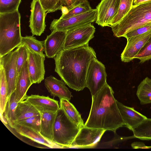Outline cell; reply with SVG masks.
Masks as SVG:
<instances>
[{
  "instance_id": "cell-7",
  "label": "cell",
  "mask_w": 151,
  "mask_h": 151,
  "mask_svg": "<svg viewBox=\"0 0 151 151\" xmlns=\"http://www.w3.org/2000/svg\"><path fill=\"white\" fill-rule=\"evenodd\" d=\"M107 76L104 65L96 58L92 59L86 77V87L89 89L92 96L99 91L107 83Z\"/></svg>"
},
{
  "instance_id": "cell-34",
  "label": "cell",
  "mask_w": 151,
  "mask_h": 151,
  "mask_svg": "<svg viewBox=\"0 0 151 151\" xmlns=\"http://www.w3.org/2000/svg\"><path fill=\"white\" fill-rule=\"evenodd\" d=\"M47 13L61 10L63 6V0H40Z\"/></svg>"
},
{
  "instance_id": "cell-39",
  "label": "cell",
  "mask_w": 151,
  "mask_h": 151,
  "mask_svg": "<svg viewBox=\"0 0 151 151\" xmlns=\"http://www.w3.org/2000/svg\"><path fill=\"white\" fill-rule=\"evenodd\" d=\"M151 0H133V5H135L138 4L149 1Z\"/></svg>"
},
{
  "instance_id": "cell-11",
  "label": "cell",
  "mask_w": 151,
  "mask_h": 151,
  "mask_svg": "<svg viewBox=\"0 0 151 151\" xmlns=\"http://www.w3.org/2000/svg\"><path fill=\"white\" fill-rule=\"evenodd\" d=\"M121 0H101L96 6V23L102 27H110L118 12Z\"/></svg>"
},
{
  "instance_id": "cell-15",
  "label": "cell",
  "mask_w": 151,
  "mask_h": 151,
  "mask_svg": "<svg viewBox=\"0 0 151 151\" xmlns=\"http://www.w3.org/2000/svg\"><path fill=\"white\" fill-rule=\"evenodd\" d=\"M66 32L53 31L44 41V52L48 58H54L63 47Z\"/></svg>"
},
{
  "instance_id": "cell-37",
  "label": "cell",
  "mask_w": 151,
  "mask_h": 151,
  "mask_svg": "<svg viewBox=\"0 0 151 151\" xmlns=\"http://www.w3.org/2000/svg\"><path fill=\"white\" fill-rule=\"evenodd\" d=\"M77 0H63V6L61 11L63 13L72 6Z\"/></svg>"
},
{
  "instance_id": "cell-9",
  "label": "cell",
  "mask_w": 151,
  "mask_h": 151,
  "mask_svg": "<svg viewBox=\"0 0 151 151\" xmlns=\"http://www.w3.org/2000/svg\"><path fill=\"white\" fill-rule=\"evenodd\" d=\"M106 131L103 129L84 126L80 129L70 147H94L99 142Z\"/></svg>"
},
{
  "instance_id": "cell-17",
  "label": "cell",
  "mask_w": 151,
  "mask_h": 151,
  "mask_svg": "<svg viewBox=\"0 0 151 151\" xmlns=\"http://www.w3.org/2000/svg\"><path fill=\"white\" fill-rule=\"evenodd\" d=\"M117 104L124 124V127L132 131L147 117L133 107L124 105L116 100Z\"/></svg>"
},
{
  "instance_id": "cell-35",
  "label": "cell",
  "mask_w": 151,
  "mask_h": 151,
  "mask_svg": "<svg viewBox=\"0 0 151 151\" xmlns=\"http://www.w3.org/2000/svg\"><path fill=\"white\" fill-rule=\"evenodd\" d=\"M135 58L139 59L140 63L151 59V37L135 57Z\"/></svg>"
},
{
  "instance_id": "cell-36",
  "label": "cell",
  "mask_w": 151,
  "mask_h": 151,
  "mask_svg": "<svg viewBox=\"0 0 151 151\" xmlns=\"http://www.w3.org/2000/svg\"><path fill=\"white\" fill-rule=\"evenodd\" d=\"M151 30V22L134 29L126 33L123 37L127 39L139 35Z\"/></svg>"
},
{
  "instance_id": "cell-20",
  "label": "cell",
  "mask_w": 151,
  "mask_h": 151,
  "mask_svg": "<svg viewBox=\"0 0 151 151\" xmlns=\"http://www.w3.org/2000/svg\"><path fill=\"white\" fill-rule=\"evenodd\" d=\"M40 112L47 111H57L60 109L58 101L49 97L38 95L27 96L26 99Z\"/></svg>"
},
{
  "instance_id": "cell-31",
  "label": "cell",
  "mask_w": 151,
  "mask_h": 151,
  "mask_svg": "<svg viewBox=\"0 0 151 151\" xmlns=\"http://www.w3.org/2000/svg\"><path fill=\"white\" fill-rule=\"evenodd\" d=\"M41 118L40 115L20 120L13 124H17L27 127L32 128L40 132L41 129Z\"/></svg>"
},
{
  "instance_id": "cell-6",
  "label": "cell",
  "mask_w": 151,
  "mask_h": 151,
  "mask_svg": "<svg viewBox=\"0 0 151 151\" xmlns=\"http://www.w3.org/2000/svg\"><path fill=\"white\" fill-rule=\"evenodd\" d=\"M96 9L66 19H54L51 22L50 29L53 31L67 32L71 29L96 21Z\"/></svg>"
},
{
  "instance_id": "cell-12",
  "label": "cell",
  "mask_w": 151,
  "mask_h": 151,
  "mask_svg": "<svg viewBox=\"0 0 151 151\" xmlns=\"http://www.w3.org/2000/svg\"><path fill=\"white\" fill-rule=\"evenodd\" d=\"M27 49L29 51L28 68L31 80L33 84L39 83L44 79L45 55Z\"/></svg>"
},
{
  "instance_id": "cell-21",
  "label": "cell",
  "mask_w": 151,
  "mask_h": 151,
  "mask_svg": "<svg viewBox=\"0 0 151 151\" xmlns=\"http://www.w3.org/2000/svg\"><path fill=\"white\" fill-rule=\"evenodd\" d=\"M57 111H44L40 112L41 122L40 133L44 137L52 141Z\"/></svg>"
},
{
  "instance_id": "cell-2",
  "label": "cell",
  "mask_w": 151,
  "mask_h": 151,
  "mask_svg": "<svg viewBox=\"0 0 151 151\" xmlns=\"http://www.w3.org/2000/svg\"><path fill=\"white\" fill-rule=\"evenodd\" d=\"M114 94L112 88L106 83L92 96L90 112L84 126L114 132L119 128L124 126Z\"/></svg>"
},
{
  "instance_id": "cell-8",
  "label": "cell",
  "mask_w": 151,
  "mask_h": 151,
  "mask_svg": "<svg viewBox=\"0 0 151 151\" xmlns=\"http://www.w3.org/2000/svg\"><path fill=\"white\" fill-rule=\"evenodd\" d=\"M96 29L89 23L66 32L63 49H69L88 44L94 37Z\"/></svg>"
},
{
  "instance_id": "cell-30",
  "label": "cell",
  "mask_w": 151,
  "mask_h": 151,
  "mask_svg": "<svg viewBox=\"0 0 151 151\" xmlns=\"http://www.w3.org/2000/svg\"><path fill=\"white\" fill-rule=\"evenodd\" d=\"M133 0H121L117 14L111 22L110 27L119 22L127 14L133 6Z\"/></svg>"
},
{
  "instance_id": "cell-4",
  "label": "cell",
  "mask_w": 151,
  "mask_h": 151,
  "mask_svg": "<svg viewBox=\"0 0 151 151\" xmlns=\"http://www.w3.org/2000/svg\"><path fill=\"white\" fill-rule=\"evenodd\" d=\"M150 22H151V0L133 5L121 20L110 27L114 35L120 37L131 30Z\"/></svg>"
},
{
  "instance_id": "cell-33",
  "label": "cell",
  "mask_w": 151,
  "mask_h": 151,
  "mask_svg": "<svg viewBox=\"0 0 151 151\" xmlns=\"http://www.w3.org/2000/svg\"><path fill=\"white\" fill-rule=\"evenodd\" d=\"M22 0H0V13H10L18 10Z\"/></svg>"
},
{
  "instance_id": "cell-19",
  "label": "cell",
  "mask_w": 151,
  "mask_h": 151,
  "mask_svg": "<svg viewBox=\"0 0 151 151\" xmlns=\"http://www.w3.org/2000/svg\"><path fill=\"white\" fill-rule=\"evenodd\" d=\"M32 84L28 71L27 60L18 76L14 91L18 101L26 99L28 96L27 92Z\"/></svg>"
},
{
  "instance_id": "cell-14",
  "label": "cell",
  "mask_w": 151,
  "mask_h": 151,
  "mask_svg": "<svg viewBox=\"0 0 151 151\" xmlns=\"http://www.w3.org/2000/svg\"><path fill=\"white\" fill-rule=\"evenodd\" d=\"M151 37V30L142 34L127 39V43L121 54L122 61L129 62L134 59Z\"/></svg>"
},
{
  "instance_id": "cell-32",
  "label": "cell",
  "mask_w": 151,
  "mask_h": 151,
  "mask_svg": "<svg viewBox=\"0 0 151 151\" xmlns=\"http://www.w3.org/2000/svg\"><path fill=\"white\" fill-rule=\"evenodd\" d=\"M17 48L18 52L17 59L18 77L24 63L28 60L29 51L26 46L22 43H21Z\"/></svg>"
},
{
  "instance_id": "cell-29",
  "label": "cell",
  "mask_w": 151,
  "mask_h": 151,
  "mask_svg": "<svg viewBox=\"0 0 151 151\" xmlns=\"http://www.w3.org/2000/svg\"><path fill=\"white\" fill-rule=\"evenodd\" d=\"M22 43L36 52L42 53L44 51V41L38 40L32 35L22 37Z\"/></svg>"
},
{
  "instance_id": "cell-26",
  "label": "cell",
  "mask_w": 151,
  "mask_h": 151,
  "mask_svg": "<svg viewBox=\"0 0 151 151\" xmlns=\"http://www.w3.org/2000/svg\"><path fill=\"white\" fill-rule=\"evenodd\" d=\"M132 132L136 138L143 140H151V119L147 118Z\"/></svg>"
},
{
  "instance_id": "cell-28",
  "label": "cell",
  "mask_w": 151,
  "mask_h": 151,
  "mask_svg": "<svg viewBox=\"0 0 151 151\" xmlns=\"http://www.w3.org/2000/svg\"><path fill=\"white\" fill-rule=\"evenodd\" d=\"M18 102L14 92L8 98L3 114L9 126H11L13 123L15 111Z\"/></svg>"
},
{
  "instance_id": "cell-1",
  "label": "cell",
  "mask_w": 151,
  "mask_h": 151,
  "mask_svg": "<svg viewBox=\"0 0 151 151\" xmlns=\"http://www.w3.org/2000/svg\"><path fill=\"white\" fill-rule=\"evenodd\" d=\"M96 58V53L88 44L63 49L54 58L55 71L65 84L77 91L86 87V77L89 63Z\"/></svg>"
},
{
  "instance_id": "cell-25",
  "label": "cell",
  "mask_w": 151,
  "mask_h": 151,
  "mask_svg": "<svg viewBox=\"0 0 151 151\" xmlns=\"http://www.w3.org/2000/svg\"><path fill=\"white\" fill-rule=\"evenodd\" d=\"M136 95L141 105L151 103V79L146 77L137 87Z\"/></svg>"
},
{
  "instance_id": "cell-27",
  "label": "cell",
  "mask_w": 151,
  "mask_h": 151,
  "mask_svg": "<svg viewBox=\"0 0 151 151\" xmlns=\"http://www.w3.org/2000/svg\"><path fill=\"white\" fill-rule=\"evenodd\" d=\"M8 86L4 68L0 64V110L3 115L8 99Z\"/></svg>"
},
{
  "instance_id": "cell-3",
  "label": "cell",
  "mask_w": 151,
  "mask_h": 151,
  "mask_svg": "<svg viewBox=\"0 0 151 151\" xmlns=\"http://www.w3.org/2000/svg\"><path fill=\"white\" fill-rule=\"evenodd\" d=\"M21 15L18 10L0 13V57L17 48L22 43Z\"/></svg>"
},
{
  "instance_id": "cell-22",
  "label": "cell",
  "mask_w": 151,
  "mask_h": 151,
  "mask_svg": "<svg viewBox=\"0 0 151 151\" xmlns=\"http://www.w3.org/2000/svg\"><path fill=\"white\" fill-rule=\"evenodd\" d=\"M40 111L26 100L19 101L15 111L12 124L20 120L40 115Z\"/></svg>"
},
{
  "instance_id": "cell-13",
  "label": "cell",
  "mask_w": 151,
  "mask_h": 151,
  "mask_svg": "<svg viewBox=\"0 0 151 151\" xmlns=\"http://www.w3.org/2000/svg\"><path fill=\"white\" fill-rule=\"evenodd\" d=\"M31 13L29 19L30 29L32 35L40 36L46 28L47 13L40 0H32L31 3Z\"/></svg>"
},
{
  "instance_id": "cell-18",
  "label": "cell",
  "mask_w": 151,
  "mask_h": 151,
  "mask_svg": "<svg viewBox=\"0 0 151 151\" xmlns=\"http://www.w3.org/2000/svg\"><path fill=\"white\" fill-rule=\"evenodd\" d=\"M44 84L51 96L58 97L60 99H64L69 101L73 96L71 92L62 79L58 80L51 75L45 79Z\"/></svg>"
},
{
  "instance_id": "cell-23",
  "label": "cell",
  "mask_w": 151,
  "mask_h": 151,
  "mask_svg": "<svg viewBox=\"0 0 151 151\" xmlns=\"http://www.w3.org/2000/svg\"><path fill=\"white\" fill-rule=\"evenodd\" d=\"M60 107L69 118L80 128L84 125L79 113L69 101L64 99H60Z\"/></svg>"
},
{
  "instance_id": "cell-5",
  "label": "cell",
  "mask_w": 151,
  "mask_h": 151,
  "mask_svg": "<svg viewBox=\"0 0 151 151\" xmlns=\"http://www.w3.org/2000/svg\"><path fill=\"white\" fill-rule=\"evenodd\" d=\"M80 129L60 108L57 112L52 141L63 148H70Z\"/></svg>"
},
{
  "instance_id": "cell-38",
  "label": "cell",
  "mask_w": 151,
  "mask_h": 151,
  "mask_svg": "<svg viewBox=\"0 0 151 151\" xmlns=\"http://www.w3.org/2000/svg\"><path fill=\"white\" fill-rule=\"evenodd\" d=\"M131 147L133 149H150V146H146L143 142H135L131 144Z\"/></svg>"
},
{
  "instance_id": "cell-24",
  "label": "cell",
  "mask_w": 151,
  "mask_h": 151,
  "mask_svg": "<svg viewBox=\"0 0 151 151\" xmlns=\"http://www.w3.org/2000/svg\"><path fill=\"white\" fill-rule=\"evenodd\" d=\"M92 9L87 0H77L72 6L62 13L60 18L68 19L85 13Z\"/></svg>"
},
{
  "instance_id": "cell-40",
  "label": "cell",
  "mask_w": 151,
  "mask_h": 151,
  "mask_svg": "<svg viewBox=\"0 0 151 151\" xmlns=\"http://www.w3.org/2000/svg\"><path fill=\"white\" fill-rule=\"evenodd\" d=\"M150 149L151 148V146H150Z\"/></svg>"
},
{
  "instance_id": "cell-10",
  "label": "cell",
  "mask_w": 151,
  "mask_h": 151,
  "mask_svg": "<svg viewBox=\"0 0 151 151\" xmlns=\"http://www.w3.org/2000/svg\"><path fill=\"white\" fill-rule=\"evenodd\" d=\"M17 47L5 55L0 57V64L3 67L8 86V98L14 91L17 77Z\"/></svg>"
},
{
  "instance_id": "cell-16",
  "label": "cell",
  "mask_w": 151,
  "mask_h": 151,
  "mask_svg": "<svg viewBox=\"0 0 151 151\" xmlns=\"http://www.w3.org/2000/svg\"><path fill=\"white\" fill-rule=\"evenodd\" d=\"M9 126L21 136L27 138L32 141L49 148H63L60 145L46 138L40 132L32 128L16 124H13Z\"/></svg>"
}]
</instances>
